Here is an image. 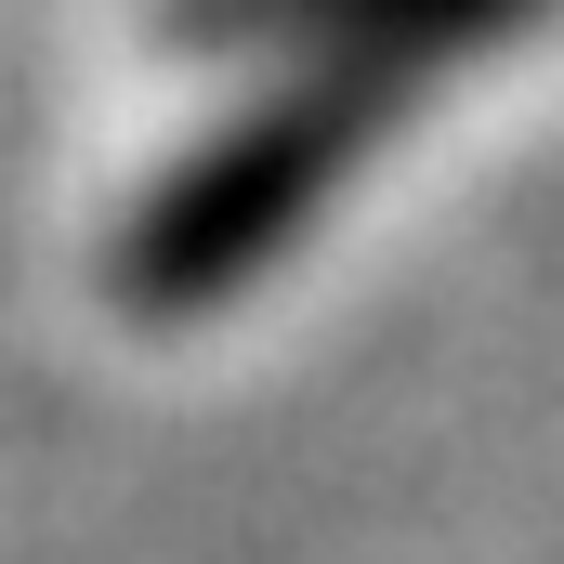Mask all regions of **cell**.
<instances>
[{"mask_svg": "<svg viewBox=\"0 0 564 564\" xmlns=\"http://www.w3.org/2000/svg\"><path fill=\"white\" fill-rule=\"evenodd\" d=\"M539 0H171L158 26L184 53H263V66H302V53H381L408 79H446L459 53L512 40Z\"/></svg>", "mask_w": 564, "mask_h": 564, "instance_id": "cell-2", "label": "cell"}, {"mask_svg": "<svg viewBox=\"0 0 564 564\" xmlns=\"http://www.w3.org/2000/svg\"><path fill=\"white\" fill-rule=\"evenodd\" d=\"M408 106H421V79L381 66V53H302V66H276L224 132L184 144V158L144 184V210L119 224V289H132V315H210V302H237V289L341 197V171L394 132Z\"/></svg>", "mask_w": 564, "mask_h": 564, "instance_id": "cell-1", "label": "cell"}]
</instances>
